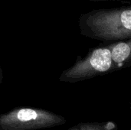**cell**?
Returning <instances> with one entry per match:
<instances>
[{
	"label": "cell",
	"mask_w": 131,
	"mask_h": 130,
	"mask_svg": "<svg viewBox=\"0 0 131 130\" xmlns=\"http://www.w3.org/2000/svg\"><path fill=\"white\" fill-rule=\"evenodd\" d=\"M107 44L111 51L112 59L117 70L131 67V38Z\"/></svg>",
	"instance_id": "277c9868"
},
{
	"label": "cell",
	"mask_w": 131,
	"mask_h": 130,
	"mask_svg": "<svg viewBox=\"0 0 131 130\" xmlns=\"http://www.w3.org/2000/svg\"><path fill=\"white\" fill-rule=\"evenodd\" d=\"M2 69H1V66H0V84L2 83Z\"/></svg>",
	"instance_id": "8992f818"
},
{
	"label": "cell",
	"mask_w": 131,
	"mask_h": 130,
	"mask_svg": "<svg viewBox=\"0 0 131 130\" xmlns=\"http://www.w3.org/2000/svg\"><path fill=\"white\" fill-rule=\"evenodd\" d=\"M94 2H98V1H104V0H91ZM105 1H109V0H105ZM111 1H118V0H111Z\"/></svg>",
	"instance_id": "52a82bcc"
},
{
	"label": "cell",
	"mask_w": 131,
	"mask_h": 130,
	"mask_svg": "<svg viewBox=\"0 0 131 130\" xmlns=\"http://www.w3.org/2000/svg\"><path fill=\"white\" fill-rule=\"evenodd\" d=\"M66 119L44 109L16 107L0 114V130H38L59 126Z\"/></svg>",
	"instance_id": "3957f363"
},
{
	"label": "cell",
	"mask_w": 131,
	"mask_h": 130,
	"mask_svg": "<svg viewBox=\"0 0 131 130\" xmlns=\"http://www.w3.org/2000/svg\"><path fill=\"white\" fill-rule=\"evenodd\" d=\"M117 71L113 61L111 51L107 44L91 48L84 57H78L75 63L64 70L61 82L74 84Z\"/></svg>",
	"instance_id": "7a4b0ae2"
},
{
	"label": "cell",
	"mask_w": 131,
	"mask_h": 130,
	"mask_svg": "<svg viewBox=\"0 0 131 130\" xmlns=\"http://www.w3.org/2000/svg\"><path fill=\"white\" fill-rule=\"evenodd\" d=\"M68 130H118V126L114 121L101 123H81Z\"/></svg>",
	"instance_id": "5b68a950"
},
{
	"label": "cell",
	"mask_w": 131,
	"mask_h": 130,
	"mask_svg": "<svg viewBox=\"0 0 131 130\" xmlns=\"http://www.w3.org/2000/svg\"><path fill=\"white\" fill-rule=\"evenodd\" d=\"M81 35L104 44L131 38V5L94 9L78 20Z\"/></svg>",
	"instance_id": "6da1fadb"
},
{
	"label": "cell",
	"mask_w": 131,
	"mask_h": 130,
	"mask_svg": "<svg viewBox=\"0 0 131 130\" xmlns=\"http://www.w3.org/2000/svg\"><path fill=\"white\" fill-rule=\"evenodd\" d=\"M130 108L131 109V100H130Z\"/></svg>",
	"instance_id": "ba28073f"
},
{
	"label": "cell",
	"mask_w": 131,
	"mask_h": 130,
	"mask_svg": "<svg viewBox=\"0 0 131 130\" xmlns=\"http://www.w3.org/2000/svg\"><path fill=\"white\" fill-rule=\"evenodd\" d=\"M127 130H131V128H130V129H127Z\"/></svg>",
	"instance_id": "9c48e42d"
}]
</instances>
